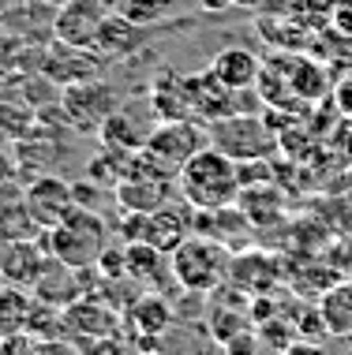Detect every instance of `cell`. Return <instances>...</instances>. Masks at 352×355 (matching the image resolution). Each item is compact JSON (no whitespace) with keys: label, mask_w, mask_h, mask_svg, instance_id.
Listing matches in <instances>:
<instances>
[{"label":"cell","mask_w":352,"mask_h":355,"mask_svg":"<svg viewBox=\"0 0 352 355\" xmlns=\"http://www.w3.org/2000/svg\"><path fill=\"white\" fill-rule=\"evenodd\" d=\"M206 131H210V146L229 153L233 161L274 157V150L281 146L278 131L262 120V112H229L221 120H210Z\"/></svg>","instance_id":"277c9868"},{"label":"cell","mask_w":352,"mask_h":355,"mask_svg":"<svg viewBox=\"0 0 352 355\" xmlns=\"http://www.w3.org/2000/svg\"><path fill=\"white\" fill-rule=\"evenodd\" d=\"M289 86H292V94H296L303 105L334 98V79H330L326 64L315 60V56H303V53L289 56Z\"/></svg>","instance_id":"d6986e66"},{"label":"cell","mask_w":352,"mask_h":355,"mask_svg":"<svg viewBox=\"0 0 352 355\" xmlns=\"http://www.w3.org/2000/svg\"><path fill=\"white\" fill-rule=\"evenodd\" d=\"M106 15V0H64L60 12L53 15V37L64 45H79V49H98Z\"/></svg>","instance_id":"30bf717a"},{"label":"cell","mask_w":352,"mask_h":355,"mask_svg":"<svg viewBox=\"0 0 352 355\" xmlns=\"http://www.w3.org/2000/svg\"><path fill=\"white\" fill-rule=\"evenodd\" d=\"M169 258H173V273H176V284L180 288L210 295L214 288H221L225 281H229L233 247H225L221 239L192 232Z\"/></svg>","instance_id":"3957f363"},{"label":"cell","mask_w":352,"mask_h":355,"mask_svg":"<svg viewBox=\"0 0 352 355\" xmlns=\"http://www.w3.org/2000/svg\"><path fill=\"white\" fill-rule=\"evenodd\" d=\"M173 195H176V180H161V176H124L112 187V202L120 209H135V214H150Z\"/></svg>","instance_id":"2e32d148"},{"label":"cell","mask_w":352,"mask_h":355,"mask_svg":"<svg viewBox=\"0 0 352 355\" xmlns=\"http://www.w3.org/2000/svg\"><path fill=\"white\" fill-rule=\"evenodd\" d=\"M150 105H154L158 120H195L192 116V101H187V86L184 75L161 71L154 83H150Z\"/></svg>","instance_id":"603a6c76"},{"label":"cell","mask_w":352,"mask_h":355,"mask_svg":"<svg viewBox=\"0 0 352 355\" xmlns=\"http://www.w3.org/2000/svg\"><path fill=\"white\" fill-rule=\"evenodd\" d=\"M75 206H87V209H101L106 202V191H98V180H75Z\"/></svg>","instance_id":"f1b7e54d"},{"label":"cell","mask_w":352,"mask_h":355,"mask_svg":"<svg viewBox=\"0 0 352 355\" xmlns=\"http://www.w3.org/2000/svg\"><path fill=\"white\" fill-rule=\"evenodd\" d=\"M0 131H4L8 139H23L31 135V131H37V109L34 105H26L23 98H12V101H0Z\"/></svg>","instance_id":"484cf974"},{"label":"cell","mask_w":352,"mask_h":355,"mask_svg":"<svg viewBox=\"0 0 352 355\" xmlns=\"http://www.w3.org/2000/svg\"><path fill=\"white\" fill-rule=\"evenodd\" d=\"M184 86H187V101H192L195 120L210 123V120H221V116H229V112H236V90H229L210 68L184 75Z\"/></svg>","instance_id":"4fadbf2b"},{"label":"cell","mask_w":352,"mask_h":355,"mask_svg":"<svg viewBox=\"0 0 352 355\" xmlns=\"http://www.w3.org/2000/svg\"><path fill=\"white\" fill-rule=\"evenodd\" d=\"M45 262H49V247H45V232L34 239H0V273L8 284L34 288L42 277Z\"/></svg>","instance_id":"7c38bea8"},{"label":"cell","mask_w":352,"mask_h":355,"mask_svg":"<svg viewBox=\"0 0 352 355\" xmlns=\"http://www.w3.org/2000/svg\"><path fill=\"white\" fill-rule=\"evenodd\" d=\"M203 146H210V131L203 128V120H158V128L150 131L142 150L158 157L173 176H180V168Z\"/></svg>","instance_id":"5b68a950"},{"label":"cell","mask_w":352,"mask_h":355,"mask_svg":"<svg viewBox=\"0 0 352 355\" xmlns=\"http://www.w3.org/2000/svg\"><path fill=\"white\" fill-rule=\"evenodd\" d=\"M199 4H203L206 12H225V8H233V0H199Z\"/></svg>","instance_id":"d6a6232c"},{"label":"cell","mask_w":352,"mask_h":355,"mask_svg":"<svg viewBox=\"0 0 352 355\" xmlns=\"http://www.w3.org/2000/svg\"><path fill=\"white\" fill-rule=\"evenodd\" d=\"M124 325H128V329H135L139 337H165V333L176 325L173 295H165V292H142L139 300L124 311Z\"/></svg>","instance_id":"9a60e30c"},{"label":"cell","mask_w":352,"mask_h":355,"mask_svg":"<svg viewBox=\"0 0 352 355\" xmlns=\"http://www.w3.org/2000/svg\"><path fill=\"white\" fill-rule=\"evenodd\" d=\"M210 71L229 86V90H247V86L259 83L262 64H259V56H255L251 49H244V45H229V49H221L210 60Z\"/></svg>","instance_id":"44dd1931"},{"label":"cell","mask_w":352,"mask_h":355,"mask_svg":"<svg viewBox=\"0 0 352 355\" xmlns=\"http://www.w3.org/2000/svg\"><path fill=\"white\" fill-rule=\"evenodd\" d=\"M319 311H322V322H326V333L352 337V284H334L330 292H322Z\"/></svg>","instance_id":"d4e9b609"},{"label":"cell","mask_w":352,"mask_h":355,"mask_svg":"<svg viewBox=\"0 0 352 355\" xmlns=\"http://www.w3.org/2000/svg\"><path fill=\"white\" fill-rule=\"evenodd\" d=\"M109 220L101 217V209H87V206H75L60 225H53L45 232V247H49L53 258L75 266H98L101 251L109 247Z\"/></svg>","instance_id":"7a4b0ae2"},{"label":"cell","mask_w":352,"mask_h":355,"mask_svg":"<svg viewBox=\"0 0 352 355\" xmlns=\"http://www.w3.org/2000/svg\"><path fill=\"white\" fill-rule=\"evenodd\" d=\"M278 281H281L278 258H270L262 251L233 254V262H229V284L233 288H240V292H247V295H259V292H270Z\"/></svg>","instance_id":"e0dca14e"},{"label":"cell","mask_w":352,"mask_h":355,"mask_svg":"<svg viewBox=\"0 0 352 355\" xmlns=\"http://www.w3.org/2000/svg\"><path fill=\"white\" fill-rule=\"evenodd\" d=\"M233 8H247V12H255V8H262V0H233Z\"/></svg>","instance_id":"836d02e7"},{"label":"cell","mask_w":352,"mask_h":355,"mask_svg":"<svg viewBox=\"0 0 352 355\" xmlns=\"http://www.w3.org/2000/svg\"><path fill=\"white\" fill-rule=\"evenodd\" d=\"M101 68H106V56L98 49H79V45H64L56 42L45 49V75H53L60 86L83 83V79H98Z\"/></svg>","instance_id":"5bb4252c"},{"label":"cell","mask_w":352,"mask_h":355,"mask_svg":"<svg viewBox=\"0 0 352 355\" xmlns=\"http://www.w3.org/2000/svg\"><path fill=\"white\" fill-rule=\"evenodd\" d=\"M64 322H68V340L75 352H90L98 340L117 337L124 329V314L101 300V295H83L72 306H64Z\"/></svg>","instance_id":"52a82bcc"},{"label":"cell","mask_w":352,"mask_h":355,"mask_svg":"<svg viewBox=\"0 0 352 355\" xmlns=\"http://www.w3.org/2000/svg\"><path fill=\"white\" fill-rule=\"evenodd\" d=\"M142 42H146V26L131 23L124 12H109L106 23H101V34H98V53L106 60H124V56L139 53Z\"/></svg>","instance_id":"ffe728a7"},{"label":"cell","mask_w":352,"mask_h":355,"mask_svg":"<svg viewBox=\"0 0 352 355\" xmlns=\"http://www.w3.org/2000/svg\"><path fill=\"white\" fill-rule=\"evenodd\" d=\"M0 284H4V273H0Z\"/></svg>","instance_id":"e575fe53"},{"label":"cell","mask_w":352,"mask_h":355,"mask_svg":"<svg viewBox=\"0 0 352 355\" xmlns=\"http://www.w3.org/2000/svg\"><path fill=\"white\" fill-rule=\"evenodd\" d=\"M158 128V112H154V105L146 101H120L117 109L109 112V120L101 123V131H98V139H101V146H117V150H142L146 146V139H150V131Z\"/></svg>","instance_id":"ba28073f"},{"label":"cell","mask_w":352,"mask_h":355,"mask_svg":"<svg viewBox=\"0 0 352 355\" xmlns=\"http://www.w3.org/2000/svg\"><path fill=\"white\" fill-rule=\"evenodd\" d=\"M12 157H15V168H19V176H23V184H31L34 176L56 168V157H60L56 135L45 131V128H37V131H31V135L12 142Z\"/></svg>","instance_id":"ac0fdd59"},{"label":"cell","mask_w":352,"mask_h":355,"mask_svg":"<svg viewBox=\"0 0 352 355\" xmlns=\"http://www.w3.org/2000/svg\"><path fill=\"white\" fill-rule=\"evenodd\" d=\"M19 168H15V157L12 153H0V184H8V180H15Z\"/></svg>","instance_id":"1f68e13d"},{"label":"cell","mask_w":352,"mask_h":355,"mask_svg":"<svg viewBox=\"0 0 352 355\" xmlns=\"http://www.w3.org/2000/svg\"><path fill=\"white\" fill-rule=\"evenodd\" d=\"M173 4L176 0H120L117 12H124L131 23H139V26H154V23H161V19L173 12Z\"/></svg>","instance_id":"4316f807"},{"label":"cell","mask_w":352,"mask_h":355,"mask_svg":"<svg viewBox=\"0 0 352 355\" xmlns=\"http://www.w3.org/2000/svg\"><path fill=\"white\" fill-rule=\"evenodd\" d=\"M23 202L34 214L37 225L49 232L53 225H60V220L75 209V187L64 176H56V172H42V176H34L31 184L23 187Z\"/></svg>","instance_id":"8fae6325"},{"label":"cell","mask_w":352,"mask_h":355,"mask_svg":"<svg viewBox=\"0 0 352 355\" xmlns=\"http://www.w3.org/2000/svg\"><path fill=\"white\" fill-rule=\"evenodd\" d=\"M64 112H68V123L72 131H83V135H98L101 123L109 120V112L120 105V94L112 90V83L98 79H83V83H72L64 86Z\"/></svg>","instance_id":"8992f818"},{"label":"cell","mask_w":352,"mask_h":355,"mask_svg":"<svg viewBox=\"0 0 352 355\" xmlns=\"http://www.w3.org/2000/svg\"><path fill=\"white\" fill-rule=\"evenodd\" d=\"M259 34L274 45V49L308 53L311 45H315V34H319V31H311L308 23H300V19H292V15H270V12H262Z\"/></svg>","instance_id":"7402d4cb"},{"label":"cell","mask_w":352,"mask_h":355,"mask_svg":"<svg viewBox=\"0 0 352 355\" xmlns=\"http://www.w3.org/2000/svg\"><path fill=\"white\" fill-rule=\"evenodd\" d=\"M34 292L23 284H0V340L15 337V333L26 329V314H31Z\"/></svg>","instance_id":"cb8c5ba5"},{"label":"cell","mask_w":352,"mask_h":355,"mask_svg":"<svg viewBox=\"0 0 352 355\" xmlns=\"http://www.w3.org/2000/svg\"><path fill=\"white\" fill-rule=\"evenodd\" d=\"M334 4L337 0H289V15L308 23L311 31H326L334 19Z\"/></svg>","instance_id":"83f0119b"},{"label":"cell","mask_w":352,"mask_h":355,"mask_svg":"<svg viewBox=\"0 0 352 355\" xmlns=\"http://www.w3.org/2000/svg\"><path fill=\"white\" fill-rule=\"evenodd\" d=\"M192 232H195V206L187 202L180 191L169 202H161L158 209L142 214V243H154L169 254H173Z\"/></svg>","instance_id":"9c48e42d"},{"label":"cell","mask_w":352,"mask_h":355,"mask_svg":"<svg viewBox=\"0 0 352 355\" xmlns=\"http://www.w3.org/2000/svg\"><path fill=\"white\" fill-rule=\"evenodd\" d=\"M330 26L341 34V37H352V0H337L334 4V19H330Z\"/></svg>","instance_id":"f546056e"},{"label":"cell","mask_w":352,"mask_h":355,"mask_svg":"<svg viewBox=\"0 0 352 355\" xmlns=\"http://www.w3.org/2000/svg\"><path fill=\"white\" fill-rule=\"evenodd\" d=\"M334 105H337V112L352 116V75H345V79L334 83Z\"/></svg>","instance_id":"4dcf8cb0"},{"label":"cell","mask_w":352,"mask_h":355,"mask_svg":"<svg viewBox=\"0 0 352 355\" xmlns=\"http://www.w3.org/2000/svg\"><path fill=\"white\" fill-rule=\"evenodd\" d=\"M176 191L187 198L195 209H221L240 198V176H236V161L217 146H203L180 168Z\"/></svg>","instance_id":"6da1fadb"}]
</instances>
